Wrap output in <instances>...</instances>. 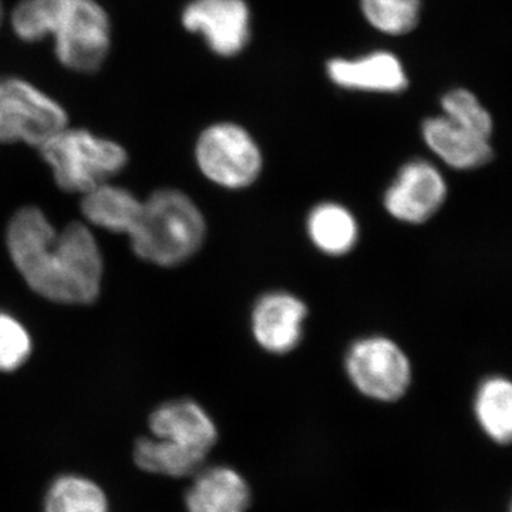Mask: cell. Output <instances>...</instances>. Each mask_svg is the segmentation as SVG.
Wrapping results in <instances>:
<instances>
[{"label": "cell", "instance_id": "obj_21", "mask_svg": "<svg viewBox=\"0 0 512 512\" xmlns=\"http://www.w3.org/2000/svg\"><path fill=\"white\" fill-rule=\"evenodd\" d=\"M32 353V339L25 326L6 312H0V372H13L25 365Z\"/></svg>", "mask_w": 512, "mask_h": 512}, {"label": "cell", "instance_id": "obj_6", "mask_svg": "<svg viewBox=\"0 0 512 512\" xmlns=\"http://www.w3.org/2000/svg\"><path fill=\"white\" fill-rule=\"evenodd\" d=\"M198 170L225 191L248 190L261 177L264 156L254 137L234 123L205 128L195 144Z\"/></svg>", "mask_w": 512, "mask_h": 512}, {"label": "cell", "instance_id": "obj_5", "mask_svg": "<svg viewBox=\"0 0 512 512\" xmlns=\"http://www.w3.org/2000/svg\"><path fill=\"white\" fill-rule=\"evenodd\" d=\"M343 369L357 392L375 402H397L412 386L413 365L406 350L379 333L353 340L343 356Z\"/></svg>", "mask_w": 512, "mask_h": 512}, {"label": "cell", "instance_id": "obj_3", "mask_svg": "<svg viewBox=\"0 0 512 512\" xmlns=\"http://www.w3.org/2000/svg\"><path fill=\"white\" fill-rule=\"evenodd\" d=\"M207 231L204 212L190 195L163 188L143 201L128 238L138 258L163 268H174L200 252Z\"/></svg>", "mask_w": 512, "mask_h": 512}, {"label": "cell", "instance_id": "obj_18", "mask_svg": "<svg viewBox=\"0 0 512 512\" xmlns=\"http://www.w3.org/2000/svg\"><path fill=\"white\" fill-rule=\"evenodd\" d=\"M45 512H110L109 498L90 478L63 474L47 488Z\"/></svg>", "mask_w": 512, "mask_h": 512}, {"label": "cell", "instance_id": "obj_8", "mask_svg": "<svg viewBox=\"0 0 512 512\" xmlns=\"http://www.w3.org/2000/svg\"><path fill=\"white\" fill-rule=\"evenodd\" d=\"M151 437L197 473L218 441V429L210 413L192 399H175L160 404L150 421Z\"/></svg>", "mask_w": 512, "mask_h": 512}, {"label": "cell", "instance_id": "obj_1", "mask_svg": "<svg viewBox=\"0 0 512 512\" xmlns=\"http://www.w3.org/2000/svg\"><path fill=\"white\" fill-rule=\"evenodd\" d=\"M6 244L37 295L64 305H89L99 298L103 256L86 225L73 222L59 232L39 208L25 207L10 220Z\"/></svg>", "mask_w": 512, "mask_h": 512}, {"label": "cell", "instance_id": "obj_22", "mask_svg": "<svg viewBox=\"0 0 512 512\" xmlns=\"http://www.w3.org/2000/svg\"><path fill=\"white\" fill-rule=\"evenodd\" d=\"M2 16H3V9H2V3H0V23H2Z\"/></svg>", "mask_w": 512, "mask_h": 512}, {"label": "cell", "instance_id": "obj_11", "mask_svg": "<svg viewBox=\"0 0 512 512\" xmlns=\"http://www.w3.org/2000/svg\"><path fill=\"white\" fill-rule=\"evenodd\" d=\"M249 9L245 0H192L183 12L184 28L200 33L212 52L234 56L249 40Z\"/></svg>", "mask_w": 512, "mask_h": 512}, {"label": "cell", "instance_id": "obj_4", "mask_svg": "<svg viewBox=\"0 0 512 512\" xmlns=\"http://www.w3.org/2000/svg\"><path fill=\"white\" fill-rule=\"evenodd\" d=\"M56 184L66 192L86 194L109 183L127 164V153L116 141L80 128H63L39 147Z\"/></svg>", "mask_w": 512, "mask_h": 512}, {"label": "cell", "instance_id": "obj_10", "mask_svg": "<svg viewBox=\"0 0 512 512\" xmlns=\"http://www.w3.org/2000/svg\"><path fill=\"white\" fill-rule=\"evenodd\" d=\"M309 308L296 293L272 289L254 302L249 329L259 349L274 356L295 352L305 336Z\"/></svg>", "mask_w": 512, "mask_h": 512}, {"label": "cell", "instance_id": "obj_20", "mask_svg": "<svg viewBox=\"0 0 512 512\" xmlns=\"http://www.w3.org/2000/svg\"><path fill=\"white\" fill-rule=\"evenodd\" d=\"M444 117L470 133L490 140L493 133V120L490 113L481 106L473 93L467 90H451L441 100Z\"/></svg>", "mask_w": 512, "mask_h": 512}, {"label": "cell", "instance_id": "obj_14", "mask_svg": "<svg viewBox=\"0 0 512 512\" xmlns=\"http://www.w3.org/2000/svg\"><path fill=\"white\" fill-rule=\"evenodd\" d=\"M421 133L427 147L454 170H474L493 156L488 138L476 136L444 116L424 121Z\"/></svg>", "mask_w": 512, "mask_h": 512}, {"label": "cell", "instance_id": "obj_17", "mask_svg": "<svg viewBox=\"0 0 512 512\" xmlns=\"http://www.w3.org/2000/svg\"><path fill=\"white\" fill-rule=\"evenodd\" d=\"M474 413L491 440L512 443V380L503 376L485 379L474 399Z\"/></svg>", "mask_w": 512, "mask_h": 512}, {"label": "cell", "instance_id": "obj_7", "mask_svg": "<svg viewBox=\"0 0 512 512\" xmlns=\"http://www.w3.org/2000/svg\"><path fill=\"white\" fill-rule=\"evenodd\" d=\"M67 127L66 110L32 83L0 79V143L42 147Z\"/></svg>", "mask_w": 512, "mask_h": 512}, {"label": "cell", "instance_id": "obj_23", "mask_svg": "<svg viewBox=\"0 0 512 512\" xmlns=\"http://www.w3.org/2000/svg\"><path fill=\"white\" fill-rule=\"evenodd\" d=\"M511 512H512V510H511Z\"/></svg>", "mask_w": 512, "mask_h": 512}, {"label": "cell", "instance_id": "obj_19", "mask_svg": "<svg viewBox=\"0 0 512 512\" xmlns=\"http://www.w3.org/2000/svg\"><path fill=\"white\" fill-rule=\"evenodd\" d=\"M367 22L387 35H404L419 22L421 0H360Z\"/></svg>", "mask_w": 512, "mask_h": 512}, {"label": "cell", "instance_id": "obj_9", "mask_svg": "<svg viewBox=\"0 0 512 512\" xmlns=\"http://www.w3.org/2000/svg\"><path fill=\"white\" fill-rule=\"evenodd\" d=\"M447 194V181L439 168L414 158L397 170L383 192L382 205L400 224L423 225L443 208Z\"/></svg>", "mask_w": 512, "mask_h": 512}, {"label": "cell", "instance_id": "obj_15", "mask_svg": "<svg viewBox=\"0 0 512 512\" xmlns=\"http://www.w3.org/2000/svg\"><path fill=\"white\" fill-rule=\"evenodd\" d=\"M306 237L316 251L329 258H343L360 241L355 212L338 201H320L306 215Z\"/></svg>", "mask_w": 512, "mask_h": 512}, {"label": "cell", "instance_id": "obj_13", "mask_svg": "<svg viewBox=\"0 0 512 512\" xmlns=\"http://www.w3.org/2000/svg\"><path fill=\"white\" fill-rule=\"evenodd\" d=\"M249 504L247 481L227 466L201 468L185 494L187 512H248Z\"/></svg>", "mask_w": 512, "mask_h": 512}, {"label": "cell", "instance_id": "obj_2", "mask_svg": "<svg viewBox=\"0 0 512 512\" xmlns=\"http://www.w3.org/2000/svg\"><path fill=\"white\" fill-rule=\"evenodd\" d=\"M12 28L23 42L52 36L57 60L74 72H96L110 52L109 15L96 0H22Z\"/></svg>", "mask_w": 512, "mask_h": 512}, {"label": "cell", "instance_id": "obj_16", "mask_svg": "<svg viewBox=\"0 0 512 512\" xmlns=\"http://www.w3.org/2000/svg\"><path fill=\"white\" fill-rule=\"evenodd\" d=\"M141 207L143 201L133 192L110 183L86 192L82 200V212L86 220L114 234H130Z\"/></svg>", "mask_w": 512, "mask_h": 512}, {"label": "cell", "instance_id": "obj_12", "mask_svg": "<svg viewBox=\"0 0 512 512\" xmlns=\"http://www.w3.org/2000/svg\"><path fill=\"white\" fill-rule=\"evenodd\" d=\"M329 79L339 87L373 93H400L409 80L400 60L389 52H375L360 59H333Z\"/></svg>", "mask_w": 512, "mask_h": 512}]
</instances>
